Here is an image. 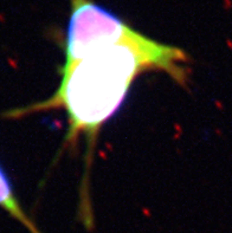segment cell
I'll return each mask as SVG.
<instances>
[{
  "mask_svg": "<svg viewBox=\"0 0 232 233\" xmlns=\"http://www.w3.org/2000/svg\"><path fill=\"white\" fill-rule=\"evenodd\" d=\"M65 59L55 94L10 117L63 108L67 143L82 135L90 146L101 127L119 111L132 84L142 72L163 71L178 84L188 83V56L180 47L154 40L94 0H69Z\"/></svg>",
  "mask_w": 232,
  "mask_h": 233,
  "instance_id": "cell-1",
  "label": "cell"
},
{
  "mask_svg": "<svg viewBox=\"0 0 232 233\" xmlns=\"http://www.w3.org/2000/svg\"><path fill=\"white\" fill-rule=\"evenodd\" d=\"M0 207L10 213L14 219H17L19 223H21L30 231V233H40L34 226V224L29 219L25 211L21 208L10 180L1 167H0Z\"/></svg>",
  "mask_w": 232,
  "mask_h": 233,
  "instance_id": "cell-2",
  "label": "cell"
}]
</instances>
